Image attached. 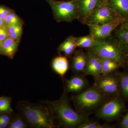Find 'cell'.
Wrapping results in <instances>:
<instances>
[{
  "label": "cell",
  "instance_id": "603a6c76",
  "mask_svg": "<svg viewBox=\"0 0 128 128\" xmlns=\"http://www.w3.org/2000/svg\"><path fill=\"white\" fill-rule=\"evenodd\" d=\"M12 102L11 97L4 96L0 97V114H12L14 113L12 107Z\"/></svg>",
  "mask_w": 128,
  "mask_h": 128
},
{
  "label": "cell",
  "instance_id": "1f68e13d",
  "mask_svg": "<svg viewBox=\"0 0 128 128\" xmlns=\"http://www.w3.org/2000/svg\"><path fill=\"white\" fill-rule=\"evenodd\" d=\"M124 68H125L126 70L128 71V57H127L124 63Z\"/></svg>",
  "mask_w": 128,
  "mask_h": 128
},
{
  "label": "cell",
  "instance_id": "4fadbf2b",
  "mask_svg": "<svg viewBox=\"0 0 128 128\" xmlns=\"http://www.w3.org/2000/svg\"><path fill=\"white\" fill-rule=\"evenodd\" d=\"M70 57L72 71L75 74L83 73L88 61L87 51L84 52L82 50H76Z\"/></svg>",
  "mask_w": 128,
  "mask_h": 128
},
{
  "label": "cell",
  "instance_id": "44dd1931",
  "mask_svg": "<svg viewBox=\"0 0 128 128\" xmlns=\"http://www.w3.org/2000/svg\"><path fill=\"white\" fill-rule=\"evenodd\" d=\"M76 40L78 48L86 49L91 48L96 42V40L89 34L83 36L76 37Z\"/></svg>",
  "mask_w": 128,
  "mask_h": 128
},
{
  "label": "cell",
  "instance_id": "ffe728a7",
  "mask_svg": "<svg viewBox=\"0 0 128 128\" xmlns=\"http://www.w3.org/2000/svg\"><path fill=\"white\" fill-rule=\"evenodd\" d=\"M120 83V96L124 102L128 101V71H117Z\"/></svg>",
  "mask_w": 128,
  "mask_h": 128
},
{
  "label": "cell",
  "instance_id": "83f0119b",
  "mask_svg": "<svg viewBox=\"0 0 128 128\" xmlns=\"http://www.w3.org/2000/svg\"><path fill=\"white\" fill-rule=\"evenodd\" d=\"M12 10L6 6L0 4V18L4 20L6 16Z\"/></svg>",
  "mask_w": 128,
  "mask_h": 128
},
{
  "label": "cell",
  "instance_id": "836d02e7",
  "mask_svg": "<svg viewBox=\"0 0 128 128\" xmlns=\"http://www.w3.org/2000/svg\"><path fill=\"white\" fill-rule=\"evenodd\" d=\"M1 43V42H0V48Z\"/></svg>",
  "mask_w": 128,
  "mask_h": 128
},
{
  "label": "cell",
  "instance_id": "2e32d148",
  "mask_svg": "<svg viewBox=\"0 0 128 128\" xmlns=\"http://www.w3.org/2000/svg\"><path fill=\"white\" fill-rule=\"evenodd\" d=\"M76 39V37L73 35L68 37L58 47L59 54L70 58L78 48Z\"/></svg>",
  "mask_w": 128,
  "mask_h": 128
},
{
  "label": "cell",
  "instance_id": "ac0fdd59",
  "mask_svg": "<svg viewBox=\"0 0 128 128\" xmlns=\"http://www.w3.org/2000/svg\"><path fill=\"white\" fill-rule=\"evenodd\" d=\"M112 35L118 40L128 57V31L120 25L113 32Z\"/></svg>",
  "mask_w": 128,
  "mask_h": 128
},
{
  "label": "cell",
  "instance_id": "8fae6325",
  "mask_svg": "<svg viewBox=\"0 0 128 128\" xmlns=\"http://www.w3.org/2000/svg\"><path fill=\"white\" fill-rule=\"evenodd\" d=\"M88 55L87 64L83 73L86 76H91L95 80L102 75V64L100 58L91 50L86 49Z\"/></svg>",
  "mask_w": 128,
  "mask_h": 128
},
{
  "label": "cell",
  "instance_id": "52a82bcc",
  "mask_svg": "<svg viewBox=\"0 0 128 128\" xmlns=\"http://www.w3.org/2000/svg\"><path fill=\"white\" fill-rule=\"evenodd\" d=\"M119 20H123L106 2L92 11L85 19L82 24L87 25H102Z\"/></svg>",
  "mask_w": 128,
  "mask_h": 128
},
{
  "label": "cell",
  "instance_id": "4dcf8cb0",
  "mask_svg": "<svg viewBox=\"0 0 128 128\" xmlns=\"http://www.w3.org/2000/svg\"><path fill=\"white\" fill-rule=\"evenodd\" d=\"M120 26L128 31V20L124 22L123 23H122Z\"/></svg>",
  "mask_w": 128,
  "mask_h": 128
},
{
  "label": "cell",
  "instance_id": "ba28073f",
  "mask_svg": "<svg viewBox=\"0 0 128 128\" xmlns=\"http://www.w3.org/2000/svg\"><path fill=\"white\" fill-rule=\"evenodd\" d=\"M94 85L110 97L120 96V83L117 71L108 74L101 75L95 80Z\"/></svg>",
  "mask_w": 128,
  "mask_h": 128
},
{
  "label": "cell",
  "instance_id": "6da1fadb",
  "mask_svg": "<svg viewBox=\"0 0 128 128\" xmlns=\"http://www.w3.org/2000/svg\"><path fill=\"white\" fill-rule=\"evenodd\" d=\"M67 94L64 92L60 98L53 101H41L46 104L52 113L58 126L64 128H78L89 120V115L80 113L72 108Z\"/></svg>",
  "mask_w": 128,
  "mask_h": 128
},
{
  "label": "cell",
  "instance_id": "3957f363",
  "mask_svg": "<svg viewBox=\"0 0 128 128\" xmlns=\"http://www.w3.org/2000/svg\"><path fill=\"white\" fill-rule=\"evenodd\" d=\"M110 97L93 85L78 94L72 96L71 99L76 112L89 116L95 112Z\"/></svg>",
  "mask_w": 128,
  "mask_h": 128
},
{
  "label": "cell",
  "instance_id": "484cf974",
  "mask_svg": "<svg viewBox=\"0 0 128 128\" xmlns=\"http://www.w3.org/2000/svg\"><path fill=\"white\" fill-rule=\"evenodd\" d=\"M114 126L108 124H101L98 122L90 121L89 120L86 122L82 124L78 128H112Z\"/></svg>",
  "mask_w": 128,
  "mask_h": 128
},
{
  "label": "cell",
  "instance_id": "f1b7e54d",
  "mask_svg": "<svg viewBox=\"0 0 128 128\" xmlns=\"http://www.w3.org/2000/svg\"><path fill=\"white\" fill-rule=\"evenodd\" d=\"M9 36L8 28L6 24L0 28V42H2Z\"/></svg>",
  "mask_w": 128,
  "mask_h": 128
},
{
  "label": "cell",
  "instance_id": "4316f807",
  "mask_svg": "<svg viewBox=\"0 0 128 128\" xmlns=\"http://www.w3.org/2000/svg\"><path fill=\"white\" fill-rule=\"evenodd\" d=\"M13 114H0V128H8L11 120Z\"/></svg>",
  "mask_w": 128,
  "mask_h": 128
},
{
  "label": "cell",
  "instance_id": "7a4b0ae2",
  "mask_svg": "<svg viewBox=\"0 0 128 128\" xmlns=\"http://www.w3.org/2000/svg\"><path fill=\"white\" fill-rule=\"evenodd\" d=\"M41 103H32L28 101H19L16 106L28 126L34 128H56L55 119L48 105Z\"/></svg>",
  "mask_w": 128,
  "mask_h": 128
},
{
  "label": "cell",
  "instance_id": "277c9868",
  "mask_svg": "<svg viewBox=\"0 0 128 128\" xmlns=\"http://www.w3.org/2000/svg\"><path fill=\"white\" fill-rule=\"evenodd\" d=\"M87 49L100 58L112 60L124 65L128 57L121 44L112 34L105 39L96 40L95 45Z\"/></svg>",
  "mask_w": 128,
  "mask_h": 128
},
{
  "label": "cell",
  "instance_id": "e0dca14e",
  "mask_svg": "<svg viewBox=\"0 0 128 128\" xmlns=\"http://www.w3.org/2000/svg\"><path fill=\"white\" fill-rule=\"evenodd\" d=\"M51 66L54 72L64 78L70 67L68 58L60 55L54 57L52 60Z\"/></svg>",
  "mask_w": 128,
  "mask_h": 128
},
{
  "label": "cell",
  "instance_id": "30bf717a",
  "mask_svg": "<svg viewBox=\"0 0 128 128\" xmlns=\"http://www.w3.org/2000/svg\"><path fill=\"white\" fill-rule=\"evenodd\" d=\"M88 82L84 76L80 74H76L69 79L65 80L64 91L66 94L79 93L87 88Z\"/></svg>",
  "mask_w": 128,
  "mask_h": 128
},
{
  "label": "cell",
  "instance_id": "d4e9b609",
  "mask_svg": "<svg viewBox=\"0 0 128 128\" xmlns=\"http://www.w3.org/2000/svg\"><path fill=\"white\" fill-rule=\"evenodd\" d=\"M5 23L8 25H23L24 22L16 14L14 10H12L8 14L4 19Z\"/></svg>",
  "mask_w": 128,
  "mask_h": 128
},
{
  "label": "cell",
  "instance_id": "cb8c5ba5",
  "mask_svg": "<svg viewBox=\"0 0 128 128\" xmlns=\"http://www.w3.org/2000/svg\"><path fill=\"white\" fill-rule=\"evenodd\" d=\"M28 127L27 124L20 114L13 113L8 128H26Z\"/></svg>",
  "mask_w": 128,
  "mask_h": 128
},
{
  "label": "cell",
  "instance_id": "5b68a950",
  "mask_svg": "<svg viewBox=\"0 0 128 128\" xmlns=\"http://www.w3.org/2000/svg\"><path fill=\"white\" fill-rule=\"evenodd\" d=\"M52 11L54 18L58 22H71L79 16L77 0H46Z\"/></svg>",
  "mask_w": 128,
  "mask_h": 128
},
{
  "label": "cell",
  "instance_id": "f546056e",
  "mask_svg": "<svg viewBox=\"0 0 128 128\" xmlns=\"http://www.w3.org/2000/svg\"><path fill=\"white\" fill-rule=\"evenodd\" d=\"M119 127L121 128H128V112L122 117L119 123Z\"/></svg>",
  "mask_w": 128,
  "mask_h": 128
},
{
  "label": "cell",
  "instance_id": "9c48e42d",
  "mask_svg": "<svg viewBox=\"0 0 128 128\" xmlns=\"http://www.w3.org/2000/svg\"><path fill=\"white\" fill-rule=\"evenodd\" d=\"M124 22L123 20H119L102 25H88L89 34L97 41L105 39L111 36L114 30Z\"/></svg>",
  "mask_w": 128,
  "mask_h": 128
},
{
  "label": "cell",
  "instance_id": "7c38bea8",
  "mask_svg": "<svg viewBox=\"0 0 128 128\" xmlns=\"http://www.w3.org/2000/svg\"><path fill=\"white\" fill-rule=\"evenodd\" d=\"M79 16L78 20L82 24L92 11L106 2V0H77Z\"/></svg>",
  "mask_w": 128,
  "mask_h": 128
},
{
  "label": "cell",
  "instance_id": "d6986e66",
  "mask_svg": "<svg viewBox=\"0 0 128 128\" xmlns=\"http://www.w3.org/2000/svg\"><path fill=\"white\" fill-rule=\"evenodd\" d=\"M102 64V75H106L116 72L118 69L124 67L121 63L112 60L100 58Z\"/></svg>",
  "mask_w": 128,
  "mask_h": 128
},
{
  "label": "cell",
  "instance_id": "8992f818",
  "mask_svg": "<svg viewBox=\"0 0 128 128\" xmlns=\"http://www.w3.org/2000/svg\"><path fill=\"white\" fill-rule=\"evenodd\" d=\"M127 110L125 102L120 96L110 97L96 110L97 118L107 121L116 120Z\"/></svg>",
  "mask_w": 128,
  "mask_h": 128
},
{
  "label": "cell",
  "instance_id": "9a60e30c",
  "mask_svg": "<svg viewBox=\"0 0 128 128\" xmlns=\"http://www.w3.org/2000/svg\"><path fill=\"white\" fill-rule=\"evenodd\" d=\"M19 44L9 36L1 43L0 54L12 59L18 50Z\"/></svg>",
  "mask_w": 128,
  "mask_h": 128
},
{
  "label": "cell",
  "instance_id": "7402d4cb",
  "mask_svg": "<svg viewBox=\"0 0 128 128\" xmlns=\"http://www.w3.org/2000/svg\"><path fill=\"white\" fill-rule=\"evenodd\" d=\"M9 36L14 41L20 43L23 33V25L8 26Z\"/></svg>",
  "mask_w": 128,
  "mask_h": 128
},
{
  "label": "cell",
  "instance_id": "5bb4252c",
  "mask_svg": "<svg viewBox=\"0 0 128 128\" xmlns=\"http://www.w3.org/2000/svg\"><path fill=\"white\" fill-rule=\"evenodd\" d=\"M106 3L125 22L128 20V0H106Z\"/></svg>",
  "mask_w": 128,
  "mask_h": 128
},
{
  "label": "cell",
  "instance_id": "d6a6232c",
  "mask_svg": "<svg viewBox=\"0 0 128 128\" xmlns=\"http://www.w3.org/2000/svg\"><path fill=\"white\" fill-rule=\"evenodd\" d=\"M5 24H6L5 23L4 20L0 18V28H1Z\"/></svg>",
  "mask_w": 128,
  "mask_h": 128
}]
</instances>
